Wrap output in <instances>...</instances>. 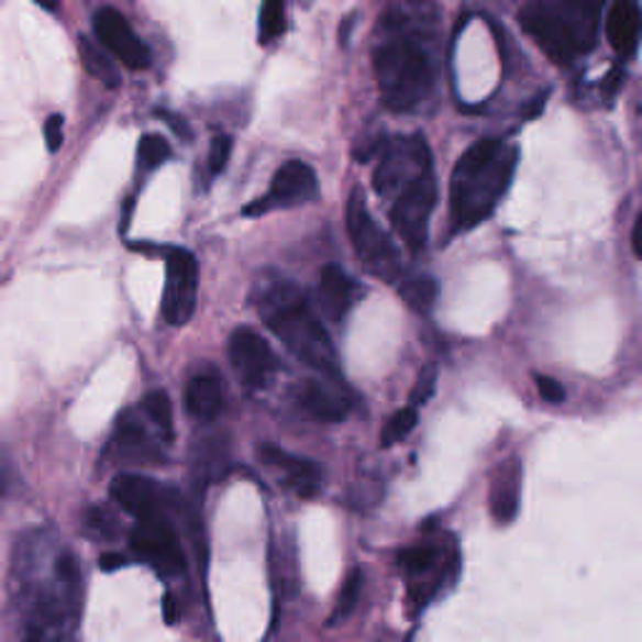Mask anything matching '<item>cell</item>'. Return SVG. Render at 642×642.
<instances>
[{
  "label": "cell",
  "mask_w": 642,
  "mask_h": 642,
  "mask_svg": "<svg viewBox=\"0 0 642 642\" xmlns=\"http://www.w3.org/2000/svg\"><path fill=\"white\" fill-rule=\"evenodd\" d=\"M372 58L389 111L412 113L430 101L436 86L432 33L407 8H391L379 18Z\"/></svg>",
  "instance_id": "cell-1"
},
{
  "label": "cell",
  "mask_w": 642,
  "mask_h": 642,
  "mask_svg": "<svg viewBox=\"0 0 642 642\" xmlns=\"http://www.w3.org/2000/svg\"><path fill=\"white\" fill-rule=\"evenodd\" d=\"M254 305L258 317L272 329L287 350L309 364L311 369L339 381L342 364L336 359L334 344L321 326L309 301L297 284L284 276H258L254 287Z\"/></svg>",
  "instance_id": "cell-2"
},
{
  "label": "cell",
  "mask_w": 642,
  "mask_h": 642,
  "mask_svg": "<svg viewBox=\"0 0 642 642\" xmlns=\"http://www.w3.org/2000/svg\"><path fill=\"white\" fill-rule=\"evenodd\" d=\"M517 148L497 139L477 141L460 156L450 181L454 231H469L492 217L512 184Z\"/></svg>",
  "instance_id": "cell-3"
},
{
  "label": "cell",
  "mask_w": 642,
  "mask_h": 642,
  "mask_svg": "<svg viewBox=\"0 0 642 642\" xmlns=\"http://www.w3.org/2000/svg\"><path fill=\"white\" fill-rule=\"evenodd\" d=\"M608 0H532L520 11V25L557 66L593 51Z\"/></svg>",
  "instance_id": "cell-4"
},
{
  "label": "cell",
  "mask_w": 642,
  "mask_h": 642,
  "mask_svg": "<svg viewBox=\"0 0 642 642\" xmlns=\"http://www.w3.org/2000/svg\"><path fill=\"white\" fill-rule=\"evenodd\" d=\"M346 231H350L356 258H359L364 269L391 284L401 279V272L405 269H401V258L395 241L374 221L359 189L352 191L350 203H346Z\"/></svg>",
  "instance_id": "cell-5"
},
{
  "label": "cell",
  "mask_w": 642,
  "mask_h": 642,
  "mask_svg": "<svg viewBox=\"0 0 642 642\" xmlns=\"http://www.w3.org/2000/svg\"><path fill=\"white\" fill-rule=\"evenodd\" d=\"M391 209L389 219L391 226L405 241V246L412 254L424 252L427 236H430V219L436 201V181H434V168L417 174L412 181L389 196Z\"/></svg>",
  "instance_id": "cell-6"
},
{
  "label": "cell",
  "mask_w": 642,
  "mask_h": 642,
  "mask_svg": "<svg viewBox=\"0 0 642 642\" xmlns=\"http://www.w3.org/2000/svg\"><path fill=\"white\" fill-rule=\"evenodd\" d=\"M432 168V154L424 136H401L389 141L374 168V191L389 199L401 184L412 181L417 174Z\"/></svg>",
  "instance_id": "cell-7"
},
{
  "label": "cell",
  "mask_w": 642,
  "mask_h": 642,
  "mask_svg": "<svg viewBox=\"0 0 642 642\" xmlns=\"http://www.w3.org/2000/svg\"><path fill=\"white\" fill-rule=\"evenodd\" d=\"M199 299V264L186 248H171L166 256V289L160 314L171 326H184L193 317Z\"/></svg>",
  "instance_id": "cell-8"
},
{
  "label": "cell",
  "mask_w": 642,
  "mask_h": 642,
  "mask_svg": "<svg viewBox=\"0 0 642 642\" xmlns=\"http://www.w3.org/2000/svg\"><path fill=\"white\" fill-rule=\"evenodd\" d=\"M131 550L156 569L158 575L174 577L184 573V552L181 542H178L171 522L166 514L148 517V520H139L136 528L131 532Z\"/></svg>",
  "instance_id": "cell-9"
},
{
  "label": "cell",
  "mask_w": 642,
  "mask_h": 642,
  "mask_svg": "<svg viewBox=\"0 0 642 642\" xmlns=\"http://www.w3.org/2000/svg\"><path fill=\"white\" fill-rule=\"evenodd\" d=\"M454 555V550H444L434 542H424V545H414L399 552V565L407 569L409 577V593L417 600V605H424L432 600L444 583V575H454L457 562H444Z\"/></svg>",
  "instance_id": "cell-10"
},
{
  "label": "cell",
  "mask_w": 642,
  "mask_h": 642,
  "mask_svg": "<svg viewBox=\"0 0 642 642\" xmlns=\"http://www.w3.org/2000/svg\"><path fill=\"white\" fill-rule=\"evenodd\" d=\"M229 359L239 381L248 389H264L279 369L269 342L248 326L234 329L229 339Z\"/></svg>",
  "instance_id": "cell-11"
},
{
  "label": "cell",
  "mask_w": 642,
  "mask_h": 642,
  "mask_svg": "<svg viewBox=\"0 0 642 642\" xmlns=\"http://www.w3.org/2000/svg\"><path fill=\"white\" fill-rule=\"evenodd\" d=\"M319 193L317 171L305 160H287L279 171L274 174L269 193L256 199L252 207H246L244 213L256 217V213H266L274 209H294L301 203L314 201Z\"/></svg>",
  "instance_id": "cell-12"
},
{
  "label": "cell",
  "mask_w": 642,
  "mask_h": 642,
  "mask_svg": "<svg viewBox=\"0 0 642 642\" xmlns=\"http://www.w3.org/2000/svg\"><path fill=\"white\" fill-rule=\"evenodd\" d=\"M96 41L111 53V58L121 60L131 70H144L151 66V51L139 38L131 23L115 8H101L93 15Z\"/></svg>",
  "instance_id": "cell-13"
},
{
  "label": "cell",
  "mask_w": 642,
  "mask_h": 642,
  "mask_svg": "<svg viewBox=\"0 0 642 642\" xmlns=\"http://www.w3.org/2000/svg\"><path fill=\"white\" fill-rule=\"evenodd\" d=\"M256 457L262 460L266 467L274 469L284 485L301 497H314L319 489L324 487L326 479L324 467L307 457H297V454L274 447V444H258Z\"/></svg>",
  "instance_id": "cell-14"
},
{
  "label": "cell",
  "mask_w": 642,
  "mask_h": 642,
  "mask_svg": "<svg viewBox=\"0 0 642 642\" xmlns=\"http://www.w3.org/2000/svg\"><path fill=\"white\" fill-rule=\"evenodd\" d=\"M111 495L121 505V510L133 514L136 520L164 514L168 502V492L158 482L141 475H129V472H123V475L111 482Z\"/></svg>",
  "instance_id": "cell-15"
},
{
  "label": "cell",
  "mask_w": 642,
  "mask_h": 642,
  "mask_svg": "<svg viewBox=\"0 0 642 642\" xmlns=\"http://www.w3.org/2000/svg\"><path fill=\"white\" fill-rule=\"evenodd\" d=\"M359 284H356L342 266L329 264L319 272L317 287H314V305L319 314L329 321H342L354 301L359 299Z\"/></svg>",
  "instance_id": "cell-16"
},
{
  "label": "cell",
  "mask_w": 642,
  "mask_h": 642,
  "mask_svg": "<svg viewBox=\"0 0 642 642\" xmlns=\"http://www.w3.org/2000/svg\"><path fill=\"white\" fill-rule=\"evenodd\" d=\"M294 399H297L299 409H305V414L317 419V422L336 424L352 414V399L344 391H339L336 387L319 379L301 381L294 389Z\"/></svg>",
  "instance_id": "cell-17"
},
{
  "label": "cell",
  "mask_w": 642,
  "mask_h": 642,
  "mask_svg": "<svg viewBox=\"0 0 642 642\" xmlns=\"http://www.w3.org/2000/svg\"><path fill=\"white\" fill-rule=\"evenodd\" d=\"M109 450L115 454V460L129 462V465H151V462L160 460L158 444L151 440L146 427L133 412H126L119 419Z\"/></svg>",
  "instance_id": "cell-18"
},
{
  "label": "cell",
  "mask_w": 642,
  "mask_h": 642,
  "mask_svg": "<svg viewBox=\"0 0 642 642\" xmlns=\"http://www.w3.org/2000/svg\"><path fill=\"white\" fill-rule=\"evenodd\" d=\"M520 489H522V465L520 460H507L497 465L492 477V489H489V507L497 524H507L517 517L520 510Z\"/></svg>",
  "instance_id": "cell-19"
},
{
  "label": "cell",
  "mask_w": 642,
  "mask_h": 642,
  "mask_svg": "<svg viewBox=\"0 0 642 642\" xmlns=\"http://www.w3.org/2000/svg\"><path fill=\"white\" fill-rule=\"evenodd\" d=\"M640 18L638 0H612L608 18H605V35L618 56L630 58L638 51Z\"/></svg>",
  "instance_id": "cell-20"
},
{
  "label": "cell",
  "mask_w": 642,
  "mask_h": 642,
  "mask_svg": "<svg viewBox=\"0 0 642 642\" xmlns=\"http://www.w3.org/2000/svg\"><path fill=\"white\" fill-rule=\"evenodd\" d=\"M224 407V385L213 372H199L186 387V409L199 422H213Z\"/></svg>",
  "instance_id": "cell-21"
},
{
  "label": "cell",
  "mask_w": 642,
  "mask_h": 642,
  "mask_svg": "<svg viewBox=\"0 0 642 642\" xmlns=\"http://www.w3.org/2000/svg\"><path fill=\"white\" fill-rule=\"evenodd\" d=\"M78 53H80V60H84V68L96 80H101V84L109 88H115L121 84V74H119V68H115V60L111 58V53L101 46V43L91 41L88 35H80Z\"/></svg>",
  "instance_id": "cell-22"
},
{
  "label": "cell",
  "mask_w": 642,
  "mask_h": 642,
  "mask_svg": "<svg viewBox=\"0 0 642 642\" xmlns=\"http://www.w3.org/2000/svg\"><path fill=\"white\" fill-rule=\"evenodd\" d=\"M399 297L419 314H427L436 299V281L430 276H401Z\"/></svg>",
  "instance_id": "cell-23"
},
{
  "label": "cell",
  "mask_w": 642,
  "mask_h": 642,
  "mask_svg": "<svg viewBox=\"0 0 642 642\" xmlns=\"http://www.w3.org/2000/svg\"><path fill=\"white\" fill-rule=\"evenodd\" d=\"M287 31V0H264L258 11V43H272Z\"/></svg>",
  "instance_id": "cell-24"
},
{
  "label": "cell",
  "mask_w": 642,
  "mask_h": 642,
  "mask_svg": "<svg viewBox=\"0 0 642 642\" xmlns=\"http://www.w3.org/2000/svg\"><path fill=\"white\" fill-rule=\"evenodd\" d=\"M144 414L151 424L156 427V432L164 436V440H171L174 436V414H171V399H168L166 391H151V395L144 399Z\"/></svg>",
  "instance_id": "cell-25"
},
{
  "label": "cell",
  "mask_w": 642,
  "mask_h": 642,
  "mask_svg": "<svg viewBox=\"0 0 642 642\" xmlns=\"http://www.w3.org/2000/svg\"><path fill=\"white\" fill-rule=\"evenodd\" d=\"M224 440H203L201 450H193V472L201 477H217L224 475V460H226Z\"/></svg>",
  "instance_id": "cell-26"
},
{
  "label": "cell",
  "mask_w": 642,
  "mask_h": 642,
  "mask_svg": "<svg viewBox=\"0 0 642 642\" xmlns=\"http://www.w3.org/2000/svg\"><path fill=\"white\" fill-rule=\"evenodd\" d=\"M139 168L141 171H156L158 166H164L168 158H171V146L164 136L158 133H146L144 139L139 141Z\"/></svg>",
  "instance_id": "cell-27"
},
{
  "label": "cell",
  "mask_w": 642,
  "mask_h": 642,
  "mask_svg": "<svg viewBox=\"0 0 642 642\" xmlns=\"http://www.w3.org/2000/svg\"><path fill=\"white\" fill-rule=\"evenodd\" d=\"M417 419H419L417 407L399 409V412L389 419L385 432H381V436H379L381 447H391V444L407 440L409 432H412L417 427Z\"/></svg>",
  "instance_id": "cell-28"
},
{
  "label": "cell",
  "mask_w": 642,
  "mask_h": 642,
  "mask_svg": "<svg viewBox=\"0 0 642 642\" xmlns=\"http://www.w3.org/2000/svg\"><path fill=\"white\" fill-rule=\"evenodd\" d=\"M362 583H364V575H362V569H354V573L350 575V579H346L344 587H342V595H339V602H336V608H334V615H332V626L339 620H346L350 615L354 612L356 608V602H359V595H362Z\"/></svg>",
  "instance_id": "cell-29"
},
{
  "label": "cell",
  "mask_w": 642,
  "mask_h": 642,
  "mask_svg": "<svg viewBox=\"0 0 642 642\" xmlns=\"http://www.w3.org/2000/svg\"><path fill=\"white\" fill-rule=\"evenodd\" d=\"M86 530L88 534H96V538L101 540H113L115 532H119V522H115V517L111 512L101 510V507H93V510H88L86 514Z\"/></svg>",
  "instance_id": "cell-30"
},
{
  "label": "cell",
  "mask_w": 642,
  "mask_h": 642,
  "mask_svg": "<svg viewBox=\"0 0 642 642\" xmlns=\"http://www.w3.org/2000/svg\"><path fill=\"white\" fill-rule=\"evenodd\" d=\"M231 158V139L229 136H217L211 141V151H209V168L211 174H221L226 168Z\"/></svg>",
  "instance_id": "cell-31"
},
{
  "label": "cell",
  "mask_w": 642,
  "mask_h": 642,
  "mask_svg": "<svg viewBox=\"0 0 642 642\" xmlns=\"http://www.w3.org/2000/svg\"><path fill=\"white\" fill-rule=\"evenodd\" d=\"M43 136H46V148L51 154L64 146V115H48L46 126H43Z\"/></svg>",
  "instance_id": "cell-32"
},
{
  "label": "cell",
  "mask_w": 642,
  "mask_h": 642,
  "mask_svg": "<svg viewBox=\"0 0 642 642\" xmlns=\"http://www.w3.org/2000/svg\"><path fill=\"white\" fill-rule=\"evenodd\" d=\"M534 385H538L540 389V397L550 401V405H560V401H565V387L560 385L557 379H552V377H542V374H538L534 377Z\"/></svg>",
  "instance_id": "cell-33"
},
{
  "label": "cell",
  "mask_w": 642,
  "mask_h": 642,
  "mask_svg": "<svg viewBox=\"0 0 642 642\" xmlns=\"http://www.w3.org/2000/svg\"><path fill=\"white\" fill-rule=\"evenodd\" d=\"M432 389H434V372H432V369H427V374H422V377H419V385L414 387L412 407L424 405V401L432 397Z\"/></svg>",
  "instance_id": "cell-34"
},
{
  "label": "cell",
  "mask_w": 642,
  "mask_h": 642,
  "mask_svg": "<svg viewBox=\"0 0 642 642\" xmlns=\"http://www.w3.org/2000/svg\"><path fill=\"white\" fill-rule=\"evenodd\" d=\"M126 557L119 555V552H106V555L98 560V565H101V569H106V573H113V569H119L126 565Z\"/></svg>",
  "instance_id": "cell-35"
},
{
  "label": "cell",
  "mask_w": 642,
  "mask_h": 642,
  "mask_svg": "<svg viewBox=\"0 0 642 642\" xmlns=\"http://www.w3.org/2000/svg\"><path fill=\"white\" fill-rule=\"evenodd\" d=\"M640 226H642V217L635 219V224H632V254L638 258L642 256V248H640Z\"/></svg>",
  "instance_id": "cell-36"
},
{
  "label": "cell",
  "mask_w": 642,
  "mask_h": 642,
  "mask_svg": "<svg viewBox=\"0 0 642 642\" xmlns=\"http://www.w3.org/2000/svg\"><path fill=\"white\" fill-rule=\"evenodd\" d=\"M35 3H38L43 11H58V0H35Z\"/></svg>",
  "instance_id": "cell-37"
},
{
  "label": "cell",
  "mask_w": 642,
  "mask_h": 642,
  "mask_svg": "<svg viewBox=\"0 0 642 642\" xmlns=\"http://www.w3.org/2000/svg\"><path fill=\"white\" fill-rule=\"evenodd\" d=\"M5 489H8V479H5L3 472H0V497L5 495Z\"/></svg>",
  "instance_id": "cell-38"
}]
</instances>
